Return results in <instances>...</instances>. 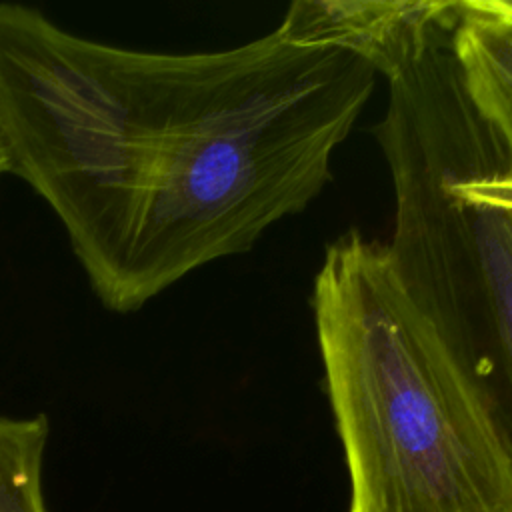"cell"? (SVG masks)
<instances>
[{"mask_svg": "<svg viewBox=\"0 0 512 512\" xmlns=\"http://www.w3.org/2000/svg\"><path fill=\"white\" fill-rule=\"evenodd\" d=\"M442 2L296 0L278 28L300 42L344 48L366 60L376 74L398 56Z\"/></svg>", "mask_w": 512, "mask_h": 512, "instance_id": "obj_3", "label": "cell"}, {"mask_svg": "<svg viewBox=\"0 0 512 512\" xmlns=\"http://www.w3.org/2000/svg\"><path fill=\"white\" fill-rule=\"evenodd\" d=\"M48 434L44 414L0 416V512H46L42 464Z\"/></svg>", "mask_w": 512, "mask_h": 512, "instance_id": "obj_4", "label": "cell"}, {"mask_svg": "<svg viewBox=\"0 0 512 512\" xmlns=\"http://www.w3.org/2000/svg\"><path fill=\"white\" fill-rule=\"evenodd\" d=\"M374 86L360 56L278 26L234 48L168 54L0 2L12 172L54 210L94 294L120 314L302 212Z\"/></svg>", "mask_w": 512, "mask_h": 512, "instance_id": "obj_1", "label": "cell"}, {"mask_svg": "<svg viewBox=\"0 0 512 512\" xmlns=\"http://www.w3.org/2000/svg\"><path fill=\"white\" fill-rule=\"evenodd\" d=\"M6 172H12V164H10V154H8L4 136H2V132H0V176L6 174Z\"/></svg>", "mask_w": 512, "mask_h": 512, "instance_id": "obj_5", "label": "cell"}, {"mask_svg": "<svg viewBox=\"0 0 512 512\" xmlns=\"http://www.w3.org/2000/svg\"><path fill=\"white\" fill-rule=\"evenodd\" d=\"M348 512H512V444L388 246L348 232L314 280Z\"/></svg>", "mask_w": 512, "mask_h": 512, "instance_id": "obj_2", "label": "cell"}]
</instances>
